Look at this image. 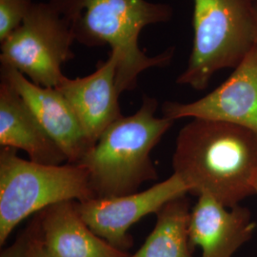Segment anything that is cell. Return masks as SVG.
I'll return each instance as SVG.
<instances>
[{
  "instance_id": "cell-1",
  "label": "cell",
  "mask_w": 257,
  "mask_h": 257,
  "mask_svg": "<svg viewBox=\"0 0 257 257\" xmlns=\"http://www.w3.org/2000/svg\"><path fill=\"white\" fill-rule=\"evenodd\" d=\"M173 168L189 193H208L233 208L256 194L257 135L228 122L193 118L177 136Z\"/></svg>"
},
{
  "instance_id": "cell-2",
  "label": "cell",
  "mask_w": 257,
  "mask_h": 257,
  "mask_svg": "<svg viewBox=\"0 0 257 257\" xmlns=\"http://www.w3.org/2000/svg\"><path fill=\"white\" fill-rule=\"evenodd\" d=\"M67 22L74 41L83 46H110L117 57L116 87L119 93L137 88L138 76L153 67H165L175 55L170 47L156 56L138 44L143 29L166 23L174 9L148 0H50Z\"/></svg>"
},
{
  "instance_id": "cell-3",
  "label": "cell",
  "mask_w": 257,
  "mask_h": 257,
  "mask_svg": "<svg viewBox=\"0 0 257 257\" xmlns=\"http://www.w3.org/2000/svg\"><path fill=\"white\" fill-rule=\"evenodd\" d=\"M157 107L156 98L144 96L139 110L114 121L80 160L94 198L138 193L144 182L157 179L151 153L175 122L156 116Z\"/></svg>"
},
{
  "instance_id": "cell-4",
  "label": "cell",
  "mask_w": 257,
  "mask_h": 257,
  "mask_svg": "<svg viewBox=\"0 0 257 257\" xmlns=\"http://www.w3.org/2000/svg\"><path fill=\"white\" fill-rule=\"evenodd\" d=\"M17 151H0V245L31 214L57 203L94 198L82 166L40 164L19 157Z\"/></svg>"
},
{
  "instance_id": "cell-5",
  "label": "cell",
  "mask_w": 257,
  "mask_h": 257,
  "mask_svg": "<svg viewBox=\"0 0 257 257\" xmlns=\"http://www.w3.org/2000/svg\"><path fill=\"white\" fill-rule=\"evenodd\" d=\"M253 0H193V44L176 83L205 90L223 69H235L255 44Z\"/></svg>"
},
{
  "instance_id": "cell-6",
  "label": "cell",
  "mask_w": 257,
  "mask_h": 257,
  "mask_svg": "<svg viewBox=\"0 0 257 257\" xmlns=\"http://www.w3.org/2000/svg\"><path fill=\"white\" fill-rule=\"evenodd\" d=\"M74 42L50 1L34 3L22 24L1 42V67L15 69L39 86L55 88L65 76L62 65L74 58Z\"/></svg>"
},
{
  "instance_id": "cell-7",
  "label": "cell",
  "mask_w": 257,
  "mask_h": 257,
  "mask_svg": "<svg viewBox=\"0 0 257 257\" xmlns=\"http://www.w3.org/2000/svg\"><path fill=\"white\" fill-rule=\"evenodd\" d=\"M190 193L188 186L175 174L150 189L127 195L92 198L78 202L83 220L99 237L121 250L133 245L130 228L151 213H157L167 203Z\"/></svg>"
},
{
  "instance_id": "cell-8",
  "label": "cell",
  "mask_w": 257,
  "mask_h": 257,
  "mask_svg": "<svg viewBox=\"0 0 257 257\" xmlns=\"http://www.w3.org/2000/svg\"><path fill=\"white\" fill-rule=\"evenodd\" d=\"M163 116L170 119L199 118L228 122L257 135V45L230 77L202 98L191 103L166 102Z\"/></svg>"
},
{
  "instance_id": "cell-9",
  "label": "cell",
  "mask_w": 257,
  "mask_h": 257,
  "mask_svg": "<svg viewBox=\"0 0 257 257\" xmlns=\"http://www.w3.org/2000/svg\"><path fill=\"white\" fill-rule=\"evenodd\" d=\"M1 79L9 83L22 97L48 136L62 151L68 163L78 164L93 145L64 95L55 88L32 82L12 68L1 67Z\"/></svg>"
},
{
  "instance_id": "cell-10",
  "label": "cell",
  "mask_w": 257,
  "mask_h": 257,
  "mask_svg": "<svg viewBox=\"0 0 257 257\" xmlns=\"http://www.w3.org/2000/svg\"><path fill=\"white\" fill-rule=\"evenodd\" d=\"M116 55L110 52L106 61L87 76H64L55 87L64 95L89 141L94 145L110 125L123 116L116 87Z\"/></svg>"
},
{
  "instance_id": "cell-11",
  "label": "cell",
  "mask_w": 257,
  "mask_h": 257,
  "mask_svg": "<svg viewBox=\"0 0 257 257\" xmlns=\"http://www.w3.org/2000/svg\"><path fill=\"white\" fill-rule=\"evenodd\" d=\"M256 224L247 208H227L208 193L198 196L190 214L191 248H201V257H232L249 241Z\"/></svg>"
},
{
  "instance_id": "cell-12",
  "label": "cell",
  "mask_w": 257,
  "mask_h": 257,
  "mask_svg": "<svg viewBox=\"0 0 257 257\" xmlns=\"http://www.w3.org/2000/svg\"><path fill=\"white\" fill-rule=\"evenodd\" d=\"M77 204L74 200L57 203L37 213L48 251L54 257H130L89 228Z\"/></svg>"
},
{
  "instance_id": "cell-13",
  "label": "cell",
  "mask_w": 257,
  "mask_h": 257,
  "mask_svg": "<svg viewBox=\"0 0 257 257\" xmlns=\"http://www.w3.org/2000/svg\"><path fill=\"white\" fill-rule=\"evenodd\" d=\"M0 145L26 152L31 160L62 165L67 158L9 83H0Z\"/></svg>"
},
{
  "instance_id": "cell-14",
  "label": "cell",
  "mask_w": 257,
  "mask_h": 257,
  "mask_svg": "<svg viewBox=\"0 0 257 257\" xmlns=\"http://www.w3.org/2000/svg\"><path fill=\"white\" fill-rule=\"evenodd\" d=\"M190 203L186 195L167 203L143 246L130 257H193L189 242Z\"/></svg>"
},
{
  "instance_id": "cell-15",
  "label": "cell",
  "mask_w": 257,
  "mask_h": 257,
  "mask_svg": "<svg viewBox=\"0 0 257 257\" xmlns=\"http://www.w3.org/2000/svg\"><path fill=\"white\" fill-rule=\"evenodd\" d=\"M32 0H0V41L3 42L22 24L32 8Z\"/></svg>"
},
{
  "instance_id": "cell-16",
  "label": "cell",
  "mask_w": 257,
  "mask_h": 257,
  "mask_svg": "<svg viewBox=\"0 0 257 257\" xmlns=\"http://www.w3.org/2000/svg\"><path fill=\"white\" fill-rule=\"evenodd\" d=\"M37 227V218L36 216V218L30 224L28 229L20 235V237L18 238L16 243L6 250L2 251L1 257H30L31 245Z\"/></svg>"
},
{
  "instance_id": "cell-17",
  "label": "cell",
  "mask_w": 257,
  "mask_h": 257,
  "mask_svg": "<svg viewBox=\"0 0 257 257\" xmlns=\"http://www.w3.org/2000/svg\"><path fill=\"white\" fill-rule=\"evenodd\" d=\"M37 218V227L34 238L32 241L31 249H30V257H54L47 249L41 235V228H40V220L38 214L36 215Z\"/></svg>"
},
{
  "instance_id": "cell-18",
  "label": "cell",
  "mask_w": 257,
  "mask_h": 257,
  "mask_svg": "<svg viewBox=\"0 0 257 257\" xmlns=\"http://www.w3.org/2000/svg\"><path fill=\"white\" fill-rule=\"evenodd\" d=\"M253 17H254V27H255V44L257 45V0H253L252 4Z\"/></svg>"
},
{
  "instance_id": "cell-19",
  "label": "cell",
  "mask_w": 257,
  "mask_h": 257,
  "mask_svg": "<svg viewBox=\"0 0 257 257\" xmlns=\"http://www.w3.org/2000/svg\"><path fill=\"white\" fill-rule=\"evenodd\" d=\"M255 190H256V194H257V182H256V187H255Z\"/></svg>"
}]
</instances>
